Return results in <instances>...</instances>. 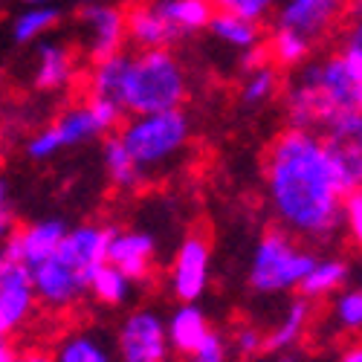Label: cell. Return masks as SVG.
<instances>
[{"instance_id": "obj_1", "label": "cell", "mask_w": 362, "mask_h": 362, "mask_svg": "<svg viewBox=\"0 0 362 362\" xmlns=\"http://www.w3.org/2000/svg\"><path fill=\"white\" fill-rule=\"evenodd\" d=\"M269 215L296 240L327 244L342 232V203L362 183V142L339 145L287 128L264 160Z\"/></svg>"}, {"instance_id": "obj_2", "label": "cell", "mask_w": 362, "mask_h": 362, "mask_svg": "<svg viewBox=\"0 0 362 362\" xmlns=\"http://www.w3.org/2000/svg\"><path fill=\"white\" fill-rule=\"evenodd\" d=\"M116 136L148 183V180L168 174L186 157L192 145V119L183 107L139 113L131 116Z\"/></svg>"}, {"instance_id": "obj_3", "label": "cell", "mask_w": 362, "mask_h": 362, "mask_svg": "<svg viewBox=\"0 0 362 362\" xmlns=\"http://www.w3.org/2000/svg\"><path fill=\"white\" fill-rule=\"evenodd\" d=\"M189 99V73L183 62L171 49H139L131 55L125 87H122V105L125 113H160L183 107Z\"/></svg>"}, {"instance_id": "obj_4", "label": "cell", "mask_w": 362, "mask_h": 362, "mask_svg": "<svg viewBox=\"0 0 362 362\" xmlns=\"http://www.w3.org/2000/svg\"><path fill=\"white\" fill-rule=\"evenodd\" d=\"M316 252L301 247L284 229H269L252 250L250 261V287L258 296H281L298 290L301 279L313 267Z\"/></svg>"}, {"instance_id": "obj_5", "label": "cell", "mask_w": 362, "mask_h": 362, "mask_svg": "<svg viewBox=\"0 0 362 362\" xmlns=\"http://www.w3.org/2000/svg\"><path fill=\"white\" fill-rule=\"evenodd\" d=\"M102 125L90 107V102L73 105L67 110H62L49 125H44L41 131H35L33 136L26 139L23 151L29 160H49L55 154H62L67 148H78L84 142H93L96 136H102Z\"/></svg>"}, {"instance_id": "obj_6", "label": "cell", "mask_w": 362, "mask_h": 362, "mask_svg": "<svg viewBox=\"0 0 362 362\" xmlns=\"http://www.w3.org/2000/svg\"><path fill=\"white\" fill-rule=\"evenodd\" d=\"M116 362H168L171 348L165 337V319L154 308L131 310L116 334Z\"/></svg>"}, {"instance_id": "obj_7", "label": "cell", "mask_w": 362, "mask_h": 362, "mask_svg": "<svg viewBox=\"0 0 362 362\" xmlns=\"http://www.w3.org/2000/svg\"><path fill=\"white\" fill-rule=\"evenodd\" d=\"M76 33H78L81 52L90 62H102L107 55L122 52L128 44L125 9L110 4V0L87 4V6H81L78 18H76Z\"/></svg>"}, {"instance_id": "obj_8", "label": "cell", "mask_w": 362, "mask_h": 362, "mask_svg": "<svg viewBox=\"0 0 362 362\" xmlns=\"http://www.w3.org/2000/svg\"><path fill=\"white\" fill-rule=\"evenodd\" d=\"M29 276H33L35 301L52 313L73 310L87 296V284H90V276L78 273L76 267H70L64 261H58L55 255H49L47 261H41L35 267H29Z\"/></svg>"}, {"instance_id": "obj_9", "label": "cell", "mask_w": 362, "mask_h": 362, "mask_svg": "<svg viewBox=\"0 0 362 362\" xmlns=\"http://www.w3.org/2000/svg\"><path fill=\"white\" fill-rule=\"evenodd\" d=\"M212 276V247L203 235H186L174 252L168 269V287L177 301H197Z\"/></svg>"}, {"instance_id": "obj_10", "label": "cell", "mask_w": 362, "mask_h": 362, "mask_svg": "<svg viewBox=\"0 0 362 362\" xmlns=\"http://www.w3.org/2000/svg\"><path fill=\"white\" fill-rule=\"evenodd\" d=\"M345 12L348 0H279L273 12V26L293 29V33H301L316 44L342 21Z\"/></svg>"}, {"instance_id": "obj_11", "label": "cell", "mask_w": 362, "mask_h": 362, "mask_svg": "<svg viewBox=\"0 0 362 362\" xmlns=\"http://www.w3.org/2000/svg\"><path fill=\"white\" fill-rule=\"evenodd\" d=\"M105 261L134 281L145 284L157 267V238L148 229H113L107 240Z\"/></svg>"}, {"instance_id": "obj_12", "label": "cell", "mask_w": 362, "mask_h": 362, "mask_svg": "<svg viewBox=\"0 0 362 362\" xmlns=\"http://www.w3.org/2000/svg\"><path fill=\"white\" fill-rule=\"evenodd\" d=\"M35 305L29 267L0 252V325L6 334H15L21 325H26L35 313Z\"/></svg>"}, {"instance_id": "obj_13", "label": "cell", "mask_w": 362, "mask_h": 362, "mask_svg": "<svg viewBox=\"0 0 362 362\" xmlns=\"http://www.w3.org/2000/svg\"><path fill=\"white\" fill-rule=\"evenodd\" d=\"M64 232H67V223L62 218H44L35 223H26L23 229H15L4 244H0V252L12 261L26 264V267H35L58 250Z\"/></svg>"}, {"instance_id": "obj_14", "label": "cell", "mask_w": 362, "mask_h": 362, "mask_svg": "<svg viewBox=\"0 0 362 362\" xmlns=\"http://www.w3.org/2000/svg\"><path fill=\"white\" fill-rule=\"evenodd\" d=\"M113 226H102V223H81V226H67L62 244L52 252L58 261H64L70 267H76L78 273L90 276L99 264H105V252H107V240H110Z\"/></svg>"}, {"instance_id": "obj_15", "label": "cell", "mask_w": 362, "mask_h": 362, "mask_svg": "<svg viewBox=\"0 0 362 362\" xmlns=\"http://www.w3.org/2000/svg\"><path fill=\"white\" fill-rule=\"evenodd\" d=\"M78 81V58L62 41H41L35 52L33 84L41 93H64Z\"/></svg>"}, {"instance_id": "obj_16", "label": "cell", "mask_w": 362, "mask_h": 362, "mask_svg": "<svg viewBox=\"0 0 362 362\" xmlns=\"http://www.w3.org/2000/svg\"><path fill=\"white\" fill-rule=\"evenodd\" d=\"M125 33H128V41L136 49H171L180 41L174 29L163 21V15L151 6V0H142V4L128 6Z\"/></svg>"}, {"instance_id": "obj_17", "label": "cell", "mask_w": 362, "mask_h": 362, "mask_svg": "<svg viewBox=\"0 0 362 362\" xmlns=\"http://www.w3.org/2000/svg\"><path fill=\"white\" fill-rule=\"evenodd\" d=\"M313 301L298 296L293 301H287L284 313L276 319V325L269 327V334H264V351L269 354H281V351H293L301 339L308 337V330L313 325Z\"/></svg>"}, {"instance_id": "obj_18", "label": "cell", "mask_w": 362, "mask_h": 362, "mask_svg": "<svg viewBox=\"0 0 362 362\" xmlns=\"http://www.w3.org/2000/svg\"><path fill=\"white\" fill-rule=\"evenodd\" d=\"M212 330L206 310L197 308V301H180V308L165 319V337L168 348L180 356H189Z\"/></svg>"}, {"instance_id": "obj_19", "label": "cell", "mask_w": 362, "mask_h": 362, "mask_svg": "<svg viewBox=\"0 0 362 362\" xmlns=\"http://www.w3.org/2000/svg\"><path fill=\"white\" fill-rule=\"evenodd\" d=\"M351 273H354V267L345 255H316L313 267L308 269V276L301 279L298 290L310 301L330 298L337 290H342L348 284Z\"/></svg>"}, {"instance_id": "obj_20", "label": "cell", "mask_w": 362, "mask_h": 362, "mask_svg": "<svg viewBox=\"0 0 362 362\" xmlns=\"http://www.w3.org/2000/svg\"><path fill=\"white\" fill-rule=\"evenodd\" d=\"M55 362H116V351L99 330H70L52 351Z\"/></svg>"}, {"instance_id": "obj_21", "label": "cell", "mask_w": 362, "mask_h": 362, "mask_svg": "<svg viewBox=\"0 0 362 362\" xmlns=\"http://www.w3.org/2000/svg\"><path fill=\"white\" fill-rule=\"evenodd\" d=\"M151 6L163 15V21L174 29L180 41L206 29L209 18L215 12L209 0H151Z\"/></svg>"}, {"instance_id": "obj_22", "label": "cell", "mask_w": 362, "mask_h": 362, "mask_svg": "<svg viewBox=\"0 0 362 362\" xmlns=\"http://www.w3.org/2000/svg\"><path fill=\"white\" fill-rule=\"evenodd\" d=\"M128 64H131V55L125 49L102 58V62H93L90 76H87V93L99 96V99H110V102L119 105V99H122V87H125V76H128Z\"/></svg>"}, {"instance_id": "obj_23", "label": "cell", "mask_w": 362, "mask_h": 362, "mask_svg": "<svg viewBox=\"0 0 362 362\" xmlns=\"http://www.w3.org/2000/svg\"><path fill=\"white\" fill-rule=\"evenodd\" d=\"M206 29L212 33L215 41H221L223 47L238 49V52H247L261 44V23L229 15V12H212Z\"/></svg>"}, {"instance_id": "obj_24", "label": "cell", "mask_w": 362, "mask_h": 362, "mask_svg": "<svg viewBox=\"0 0 362 362\" xmlns=\"http://www.w3.org/2000/svg\"><path fill=\"white\" fill-rule=\"evenodd\" d=\"M102 163H105V174H107L113 189H119V192H139L145 186L142 171L134 165V160L128 157V151L122 148V142H119L116 134L105 139Z\"/></svg>"}, {"instance_id": "obj_25", "label": "cell", "mask_w": 362, "mask_h": 362, "mask_svg": "<svg viewBox=\"0 0 362 362\" xmlns=\"http://www.w3.org/2000/svg\"><path fill=\"white\" fill-rule=\"evenodd\" d=\"M313 41L305 38L301 33H293V29H281V26H273L269 33V44H267V58L279 67H287V70H296L308 62L313 55Z\"/></svg>"}, {"instance_id": "obj_26", "label": "cell", "mask_w": 362, "mask_h": 362, "mask_svg": "<svg viewBox=\"0 0 362 362\" xmlns=\"http://www.w3.org/2000/svg\"><path fill=\"white\" fill-rule=\"evenodd\" d=\"M58 23H62V9L55 4L26 6L12 21V38L18 44H35V41H44Z\"/></svg>"}, {"instance_id": "obj_27", "label": "cell", "mask_w": 362, "mask_h": 362, "mask_svg": "<svg viewBox=\"0 0 362 362\" xmlns=\"http://www.w3.org/2000/svg\"><path fill=\"white\" fill-rule=\"evenodd\" d=\"M134 281L122 273V269H116L113 264H99L93 273H90V284H87V293H93L102 305L107 308H122L125 301L134 296Z\"/></svg>"}, {"instance_id": "obj_28", "label": "cell", "mask_w": 362, "mask_h": 362, "mask_svg": "<svg viewBox=\"0 0 362 362\" xmlns=\"http://www.w3.org/2000/svg\"><path fill=\"white\" fill-rule=\"evenodd\" d=\"M279 90H281V76L276 64L264 62L244 73V81H240V105H247V107L269 105L279 96Z\"/></svg>"}, {"instance_id": "obj_29", "label": "cell", "mask_w": 362, "mask_h": 362, "mask_svg": "<svg viewBox=\"0 0 362 362\" xmlns=\"http://www.w3.org/2000/svg\"><path fill=\"white\" fill-rule=\"evenodd\" d=\"M334 301H330V325H334L339 334H359V327H362V290L359 287H342L337 290L334 296H330Z\"/></svg>"}, {"instance_id": "obj_30", "label": "cell", "mask_w": 362, "mask_h": 362, "mask_svg": "<svg viewBox=\"0 0 362 362\" xmlns=\"http://www.w3.org/2000/svg\"><path fill=\"white\" fill-rule=\"evenodd\" d=\"M215 12H229V15H238V18H247V21H267L273 18L279 0H209Z\"/></svg>"}, {"instance_id": "obj_31", "label": "cell", "mask_w": 362, "mask_h": 362, "mask_svg": "<svg viewBox=\"0 0 362 362\" xmlns=\"http://www.w3.org/2000/svg\"><path fill=\"white\" fill-rule=\"evenodd\" d=\"M232 359V348H229V339L223 334L212 327L206 334V339L189 354V362H229Z\"/></svg>"}, {"instance_id": "obj_32", "label": "cell", "mask_w": 362, "mask_h": 362, "mask_svg": "<svg viewBox=\"0 0 362 362\" xmlns=\"http://www.w3.org/2000/svg\"><path fill=\"white\" fill-rule=\"evenodd\" d=\"M229 348L244 359L264 354V330H258L255 325H238L232 339H229Z\"/></svg>"}, {"instance_id": "obj_33", "label": "cell", "mask_w": 362, "mask_h": 362, "mask_svg": "<svg viewBox=\"0 0 362 362\" xmlns=\"http://www.w3.org/2000/svg\"><path fill=\"white\" fill-rule=\"evenodd\" d=\"M342 232L351 235L354 244L362 240V192H351L342 203Z\"/></svg>"}, {"instance_id": "obj_34", "label": "cell", "mask_w": 362, "mask_h": 362, "mask_svg": "<svg viewBox=\"0 0 362 362\" xmlns=\"http://www.w3.org/2000/svg\"><path fill=\"white\" fill-rule=\"evenodd\" d=\"M15 232V206H12V189L6 177L0 174V244Z\"/></svg>"}, {"instance_id": "obj_35", "label": "cell", "mask_w": 362, "mask_h": 362, "mask_svg": "<svg viewBox=\"0 0 362 362\" xmlns=\"http://www.w3.org/2000/svg\"><path fill=\"white\" fill-rule=\"evenodd\" d=\"M15 362H55V359H52V354L41 351V348H29V351H21L15 356Z\"/></svg>"}, {"instance_id": "obj_36", "label": "cell", "mask_w": 362, "mask_h": 362, "mask_svg": "<svg viewBox=\"0 0 362 362\" xmlns=\"http://www.w3.org/2000/svg\"><path fill=\"white\" fill-rule=\"evenodd\" d=\"M15 356H18V351L9 342V337H0V362H15Z\"/></svg>"}, {"instance_id": "obj_37", "label": "cell", "mask_w": 362, "mask_h": 362, "mask_svg": "<svg viewBox=\"0 0 362 362\" xmlns=\"http://www.w3.org/2000/svg\"><path fill=\"white\" fill-rule=\"evenodd\" d=\"M339 362H362V348H359V345H348V348L339 354Z\"/></svg>"}, {"instance_id": "obj_38", "label": "cell", "mask_w": 362, "mask_h": 362, "mask_svg": "<svg viewBox=\"0 0 362 362\" xmlns=\"http://www.w3.org/2000/svg\"><path fill=\"white\" fill-rule=\"evenodd\" d=\"M276 362H298V356H296L293 351H281V354L276 356Z\"/></svg>"}, {"instance_id": "obj_39", "label": "cell", "mask_w": 362, "mask_h": 362, "mask_svg": "<svg viewBox=\"0 0 362 362\" xmlns=\"http://www.w3.org/2000/svg\"><path fill=\"white\" fill-rule=\"evenodd\" d=\"M26 6H47V4H55V0H23Z\"/></svg>"}, {"instance_id": "obj_40", "label": "cell", "mask_w": 362, "mask_h": 362, "mask_svg": "<svg viewBox=\"0 0 362 362\" xmlns=\"http://www.w3.org/2000/svg\"><path fill=\"white\" fill-rule=\"evenodd\" d=\"M73 4H78V6H87V4H102V0H73Z\"/></svg>"}, {"instance_id": "obj_41", "label": "cell", "mask_w": 362, "mask_h": 362, "mask_svg": "<svg viewBox=\"0 0 362 362\" xmlns=\"http://www.w3.org/2000/svg\"><path fill=\"white\" fill-rule=\"evenodd\" d=\"M0 337H9V334H6V330H4V325H0Z\"/></svg>"}]
</instances>
